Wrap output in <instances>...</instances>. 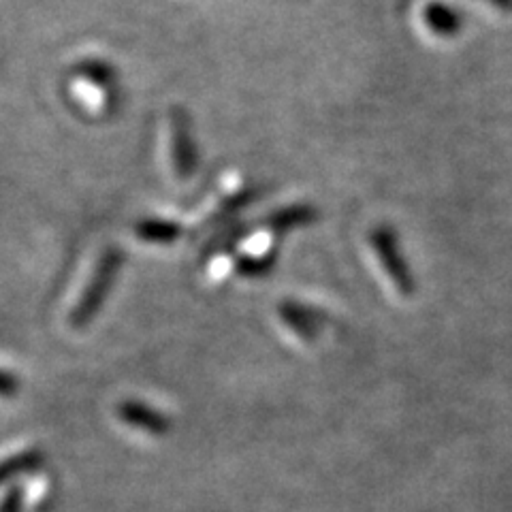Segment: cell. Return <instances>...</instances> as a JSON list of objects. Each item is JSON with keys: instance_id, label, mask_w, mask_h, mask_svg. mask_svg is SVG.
<instances>
[{"instance_id": "cell-2", "label": "cell", "mask_w": 512, "mask_h": 512, "mask_svg": "<svg viewBox=\"0 0 512 512\" xmlns=\"http://www.w3.org/2000/svg\"><path fill=\"white\" fill-rule=\"evenodd\" d=\"M120 416L128 423V425H135L143 431H150V434H165L169 429L167 427V419L163 414L154 412L152 408L143 406V404H135V402H128L120 408Z\"/></svg>"}, {"instance_id": "cell-3", "label": "cell", "mask_w": 512, "mask_h": 512, "mask_svg": "<svg viewBox=\"0 0 512 512\" xmlns=\"http://www.w3.org/2000/svg\"><path fill=\"white\" fill-rule=\"evenodd\" d=\"M374 246L380 250L382 254V263L384 267H387L389 276L397 282V286L402 288L404 293H408V288H412V282H408V274L404 269V263L397 259V250H395V244L391 242V237L387 233H378L374 235Z\"/></svg>"}, {"instance_id": "cell-1", "label": "cell", "mask_w": 512, "mask_h": 512, "mask_svg": "<svg viewBox=\"0 0 512 512\" xmlns=\"http://www.w3.org/2000/svg\"><path fill=\"white\" fill-rule=\"evenodd\" d=\"M114 265H116V259H107L103 263V267L96 271V280L92 282L90 291L86 293L84 301L79 303L77 314H75V323H86V320L96 312V306H99L101 297H105V293H107V286L111 282V274H114Z\"/></svg>"}, {"instance_id": "cell-4", "label": "cell", "mask_w": 512, "mask_h": 512, "mask_svg": "<svg viewBox=\"0 0 512 512\" xmlns=\"http://www.w3.org/2000/svg\"><path fill=\"white\" fill-rule=\"evenodd\" d=\"M39 466H41V455L30 451V453H24V455L15 457V459H9L5 470H3V476L9 478L13 472L22 474V472H28V470H35V468H39Z\"/></svg>"}]
</instances>
